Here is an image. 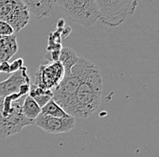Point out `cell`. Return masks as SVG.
Segmentation results:
<instances>
[{"mask_svg":"<svg viewBox=\"0 0 159 157\" xmlns=\"http://www.w3.org/2000/svg\"><path fill=\"white\" fill-rule=\"evenodd\" d=\"M79 58L76 52L69 47H61L60 51L59 61L64 70V75H67L70 72L71 68L77 63Z\"/></svg>","mask_w":159,"mask_h":157,"instance_id":"12","label":"cell"},{"mask_svg":"<svg viewBox=\"0 0 159 157\" xmlns=\"http://www.w3.org/2000/svg\"><path fill=\"white\" fill-rule=\"evenodd\" d=\"M26 96L15 93L0 97V138L9 137L20 133L24 128L34 125V122L25 118L22 110Z\"/></svg>","mask_w":159,"mask_h":157,"instance_id":"2","label":"cell"},{"mask_svg":"<svg viewBox=\"0 0 159 157\" xmlns=\"http://www.w3.org/2000/svg\"><path fill=\"white\" fill-rule=\"evenodd\" d=\"M100 14L99 20L109 27H117L132 16L139 0H95Z\"/></svg>","mask_w":159,"mask_h":157,"instance_id":"4","label":"cell"},{"mask_svg":"<svg viewBox=\"0 0 159 157\" xmlns=\"http://www.w3.org/2000/svg\"><path fill=\"white\" fill-rule=\"evenodd\" d=\"M23 63H24V61L23 59H17L16 61H14L12 63L9 64V73H13V72H16L18 70H20L23 66Z\"/></svg>","mask_w":159,"mask_h":157,"instance_id":"17","label":"cell"},{"mask_svg":"<svg viewBox=\"0 0 159 157\" xmlns=\"http://www.w3.org/2000/svg\"><path fill=\"white\" fill-rule=\"evenodd\" d=\"M70 31H71V29L70 28L69 26H65V27H63L62 29L61 30V32H60L61 38V39H64L65 37H67V36L70 34Z\"/></svg>","mask_w":159,"mask_h":157,"instance_id":"19","label":"cell"},{"mask_svg":"<svg viewBox=\"0 0 159 157\" xmlns=\"http://www.w3.org/2000/svg\"><path fill=\"white\" fill-rule=\"evenodd\" d=\"M28 95L34 99V101L39 105L40 108H43L49 100L52 98V90L41 88L34 84H31Z\"/></svg>","mask_w":159,"mask_h":157,"instance_id":"13","label":"cell"},{"mask_svg":"<svg viewBox=\"0 0 159 157\" xmlns=\"http://www.w3.org/2000/svg\"><path fill=\"white\" fill-rule=\"evenodd\" d=\"M0 21L7 23L15 32H19L29 23L30 14L21 0H0Z\"/></svg>","mask_w":159,"mask_h":157,"instance_id":"6","label":"cell"},{"mask_svg":"<svg viewBox=\"0 0 159 157\" xmlns=\"http://www.w3.org/2000/svg\"><path fill=\"white\" fill-rule=\"evenodd\" d=\"M64 77V70L59 61L42 62L35 71L34 85L52 90Z\"/></svg>","mask_w":159,"mask_h":157,"instance_id":"7","label":"cell"},{"mask_svg":"<svg viewBox=\"0 0 159 157\" xmlns=\"http://www.w3.org/2000/svg\"><path fill=\"white\" fill-rule=\"evenodd\" d=\"M87 60L79 58L77 63L71 68L70 72L61 80L59 84L52 89V99L64 111L68 108L75 97L81 81V73Z\"/></svg>","mask_w":159,"mask_h":157,"instance_id":"5","label":"cell"},{"mask_svg":"<svg viewBox=\"0 0 159 157\" xmlns=\"http://www.w3.org/2000/svg\"><path fill=\"white\" fill-rule=\"evenodd\" d=\"M102 84L99 70L87 60L78 91L65 112L74 118L86 119L90 117L101 103Z\"/></svg>","mask_w":159,"mask_h":157,"instance_id":"1","label":"cell"},{"mask_svg":"<svg viewBox=\"0 0 159 157\" xmlns=\"http://www.w3.org/2000/svg\"><path fill=\"white\" fill-rule=\"evenodd\" d=\"M22 110H23L25 117L34 122L41 113V108L39 107V105L34 101V98H31L29 95L25 97L23 102Z\"/></svg>","mask_w":159,"mask_h":157,"instance_id":"14","label":"cell"},{"mask_svg":"<svg viewBox=\"0 0 159 157\" xmlns=\"http://www.w3.org/2000/svg\"><path fill=\"white\" fill-rule=\"evenodd\" d=\"M29 14L33 15L37 20L47 17L52 12L55 6V0H21Z\"/></svg>","mask_w":159,"mask_h":157,"instance_id":"10","label":"cell"},{"mask_svg":"<svg viewBox=\"0 0 159 157\" xmlns=\"http://www.w3.org/2000/svg\"><path fill=\"white\" fill-rule=\"evenodd\" d=\"M34 125L49 134H61L67 133L74 128L75 118L72 117L65 118H53L40 113L34 120Z\"/></svg>","mask_w":159,"mask_h":157,"instance_id":"9","label":"cell"},{"mask_svg":"<svg viewBox=\"0 0 159 157\" xmlns=\"http://www.w3.org/2000/svg\"><path fill=\"white\" fill-rule=\"evenodd\" d=\"M15 33L12 26L4 21H0V36H9Z\"/></svg>","mask_w":159,"mask_h":157,"instance_id":"16","label":"cell"},{"mask_svg":"<svg viewBox=\"0 0 159 157\" xmlns=\"http://www.w3.org/2000/svg\"><path fill=\"white\" fill-rule=\"evenodd\" d=\"M0 72L9 73V63H8V61H3L0 63Z\"/></svg>","mask_w":159,"mask_h":157,"instance_id":"18","label":"cell"},{"mask_svg":"<svg viewBox=\"0 0 159 157\" xmlns=\"http://www.w3.org/2000/svg\"><path fill=\"white\" fill-rule=\"evenodd\" d=\"M41 113L53 118H65L70 117L52 98L49 100L43 108H41Z\"/></svg>","mask_w":159,"mask_h":157,"instance_id":"15","label":"cell"},{"mask_svg":"<svg viewBox=\"0 0 159 157\" xmlns=\"http://www.w3.org/2000/svg\"><path fill=\"white\" fill-rule=\"evenodd\" d=\"M64 25H65V22L63 19L58 20L57 22V30H61L64 27Z\"/></svg>","mask_w":159,"mask_h":157,"instance_id":"20","label":"cell"},{"mask_svg":"<svg viewBox=\"0 0 159 157\" xmlns=\"http://www.w3.org/2000/svg\"><path fill=\"white\" fill-rule=\"evenodd\" d=\"M18 44L16 35L0 36V61H8L17 52Z\"/></svg>","mask_w":159,"mask_h":157,"instance_id":"11","label":"cell"},{"mask_svg":"<svg viewBox=\"0 0 159 157\" xmlns=\"http://www.w3.org/2000/svg\"><path fill=\"white\" fill-rule=\"evenodd\" d=\"M30 77L26 67H22L16 72L11 73L9 78L0 82V97H7L15 93L25 96L29 94Z\"/></svg>","mask_w":159,"mask_h":157,"instance_id":"8","label":"cell"},{"mask_svg":"<svg viewBox=\"0 0 159 157\" xmlns=\"http://www.w3.org/2000/svg\"><path fill=\"white\" fill-rule=\"evenodd\" d=\"M55 5L68 19L84 27L92 26L100 17L95 0H55Z\"/></svg>","mask_w":159,"mask_h":157,"instance_id":"3","label":"cell"}]
</instances>
